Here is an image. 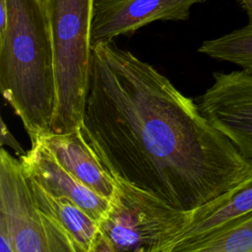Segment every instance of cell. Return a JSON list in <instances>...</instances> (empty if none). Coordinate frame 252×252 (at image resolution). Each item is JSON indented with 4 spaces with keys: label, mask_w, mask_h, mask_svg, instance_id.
<instances>
[{
    "label": "cell",
    "mask_w": 252,
    "mask_h": 252,
    "mask_svg": "<svg viewBox=\"0 0 252 252\" xmlns=\"http://www.w3.org/2000/svg\"><path fill=\"white\" fill-rule=\"evenodd\" d=\"M81 132L115 179L194 210L252 173V161L158 69L113 40L92 44Z\"/></svg>",
    "instance_id": "1"
},
{
    "label": "cell",
    "mask_w": 252,
    "mask_h": 252,
    "mask_svg": "<svg viewBox=\"0 0 252 252\" xmlns=\"http://www.w3.org/2000/svg\"><path fill=\"white\" fill-rule=\"evenodd\" d=\"M0 30V89L32 145L51 131L55 105L53 52L41 0H5Z\"/></svg>",
    "instance_id": "2"
},
{
    "label": "cell",
    "mask_w": 252,
    "mask_h": 252,
    "mask_svg": "<svg viewBox=\"0 0 252 252\" xmlns=\"http://www.w3.org/2000/svg\"><path fill=\"white\" fill-rule=\"evenodd\" d=\"M95 0H41L48 23L55 81L52 133H68L84 117Z\"/></svg>",
    "instance_id": "3"
},
{
    "label": "cell",
    "mask_w": 252,
    "mask_h": 252,
    "mask_svg": "<svg viewBox=\"0 0 252 252\" xmlns=\"http://www.w3.org/2000/svg\"><path fill=\"white\" fill-rule=\"evenodd\" d=\"M115 181L93 252H171L189 222L190 211L178 210L125 181Z\"/></svg>",
    "instance_id": "4"
},
{
    "label": "cell",
    "mask_w": 252,
    "mask_h": 252,
    "mask_svg": "<svg viewBox=\"0 0 252 252\" xmlns=\"http://www.w3.org/2000/svg\"><path fill=\"white\" fill-rule=\"evenodd\" d=\"M0 252H76L37 206L22 162L0 151Z\"/></svg>",
    "instance_id": "5"
},
{
    "label": "cell",
    "mask_w": 252,
    "mask_h": 252,
    "mask_svg": "<svg viewBox=\"0 0 252 252\" xmlns=\"http://www.w3.org/2000/svg\"><path fill=\"white\" fill-rule=\"evenodd\" d=\"M213 77L198 98L199 110L252 161V72H216Z\"/></svg>",
    "instance_id": "6"
},
{
    "label": "cell",
    "mask_w": 252,
    "mask_h": 252,
    "mask_svg": "<svg viewBox=\"0 0 252 252\" xmlns=\"http://www.w3.org/2000/svg\"><path fill=\"white\" fill-rule=\"evenodd\" d=\"M208 0H95L92 44L131 35L154 23L185 21L196 4Z\"/></svg>",
    "instance_id": "7"
},
{
    "label": "cell",
    "mask_w": 252,
    "mask_h": 252,
    "mask_svg": "<svg viewBox=\"0 0 252 252\" xmlns=\"http://www.w3.org/2000/svg\"><path fill=\"white\" fill-rule=\"evenodd\" d=\"M19 158L25 174L51 195L70 199L98 223L105 217L110 200L98 195L64 169L40 140Z\"/></svg>",
    "instance_id": "8"
},
{
    "label": "cell",
    "mask_w": 252,
    "mask_h": 252,
    "mask_svg": "<svg viewBox=\"0 0 252 252\" xmlns=\"http://www.w3.org/2000/svg\"><path fill=\"white\" fill-rule=\"evenodd\" d=\"M80 127L62 134L49 132L38 140L70 174L98 195L111 200L116 181L87 143Z\"/></svg>",
    "instance_id": "9"
},
{
    "label": "cell",
    "mask_w": 252,
    "mask_h": 252,
    "mask_svg": "<svg viewBox=\"0 0 252 252\" xmlns=\"http://www.w3.org/2000/svg\"><path fill=\"white\" fill-rule=\"evenodd\" d=\"M252 212V173L216 199L190 211L189 222L171 252Z\"/></svg>",
    "instance_id": "10"
},
{
    "label": "cell",
    "mask_w": 252,
    "mask_h": 252,
    "mask_svg": "<svg viewBox=\"0 0 252 252\" xmlns=\"http://www.w3.org/2000/svg\"><path fill=\"white\" fill-rule=\"evenodd\" d=\"M27 178L37 206L69 238L76 252H93L98 222L70 199L53 196L34 179Z\"/></svg>",
    "instance_id": "11"
},
{
    "label": "cell",
    "mask_w": 252,
    "mask_h": 252,
    "mask_svg": "<svg viewBox=\"0 0 252 252\" xmlns=\"http://www.w3.org/2000/svg\"><path fill=\"white\" fill-rule=\"evenodd\" d=\"M177 252H252V212L180 247Z\"/></svg>",
    "instance_id": "12"
},
{
    "label": "cell",
    "mask_w": 252,
    "mask_h": 252,
    "mask_svg": "<svg viewBox=\"0 0 252 252\" xmlns=\"http://www.w3.org/2000/svg\"><path fill=\"white\" fill-rule=\"evenodd\" d=\"M198 51L252 72V24L203 41Z\"/></svg>",
    "instance_id": "13"
},
{
    "label": "cell",
    "mask_w": 252,
    "mask_h": 252,
    "mask_svg": "<svg viewBox=\"0 0 252 252\" xmlns=\"http://www.w3.org/2000/svg\"><path fill=\"white\" fill-rule=\"evenodd\" d=\"M1 145L9 146L11 149H13L16 152L19 158L26 155L27 153L23 150V148L21 147L19 142L16 140V138L13 136V134L11 133V131L9 130V128L7 127V125L5 124L2 118H1Z\"/></svg>",
    "instance_id": "14"
},
{
    "label": "cell",
    "mask_w": 252,
    "mask_h": 252,
    "mask_svg": "<svg viewBox=\"0 0 252 252\" xmlns=\"http://www.w3.org/2000/svg\"><path fill=\"white\" fill-rule=\"evenodd\" d=\"M248 18V24H252V0H237Z\"/></svg>",
    "instance_id": "15"
}]
</instances>
